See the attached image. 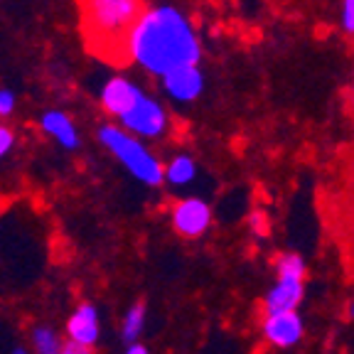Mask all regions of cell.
Listing matches in <instances>:
<instances>
[{"label": "cell", "instance_id": "obj_3", "mask_svg": "<svg viewBox=\"0 0 354 354\" xmlns=\"http://www.w3.org/2000/svg\"><path fill=\"white\" fill-rule=\"evenodd\" d=\"M99 143L143 185L158 187L165 180V165L158 160V155L150 153L143 138L133 136L118 123H104L99 128Z\"/></svg>", "mask_w": 354, "mask_h": 354}, {"label": "cell", "instance_id": "obj_7", "mask_svg": "<svg viewBox=\"0 0 354 354\" xmlns=\"http://www.w3.org/2000/svg\"><path fill=\"white\" fill-rule=\"evenodd\" d=\"M162 91L170 96L177 104H189V101L199 99L202 96V88H205V77H202V69L197 64H183L170 69L167 74L160 77Z\"/></svg>", "mask_w": 354, "mask_h": 354}, {"label": "cell", "instance_id": "obj_13", "mask_svg": "<svg viewBox=\"0 0 354 354\" xmlns=\"http://www.w3.org/2000/svg\"><path fill=\"white\" fill-rule=\"evenodd\" d=\"M32 347L37 354H62L64 344H62V339L57 337V332L52 327L39 325L32 330Z\"/></svg>", "mask_w": 354, "mask_h": 354}, {"label": "cell", "instance_id": "obj_18", "mask_svg": "<svg viewBox=\"0 0 354 354\" xmlns=\"http://www.w3.org/2000/svg\"><path fill=\"white\" fill-rule=\"evenodd\" d=\"M342 28L349 37H354V0H342Z\"/></svg>", "mask_w": 354, "mask_h": 354}, {"label": "cell", "instance_id": "obj_1", "mask_svg": "<svg viewBox=\"0 0 354 354\" xmlns=\"http://www.w3.org/2000/svg\"><path fill=\"white\" fill-rule=\"evenodd\" d=\"M199 57L197 30L175 6L145 8L126 39V62L150 77H162L183 64H199Z\"/></svg>", "mask_w": 354, "mask_h": 354}, {"label": "cell", "instance_id": "obj_5", "mask_svg": "<svg viewBox=\"0 0 354 354\" xmlns=\"http://www.w3.org/2000/svg\"><path fill=\"white\" fill-rule=\"evenodd\" d=\"M172 229L185 239H199L209 229L212 224V209L205 199L199 197H185L175 202L170 212Z\"/></svg>", "mask_w": 354, "mask_h": 354}, {"label": "cell", "instance_id": "obj_16", "mask_svg": "<svg viewBox=\"0 0 354 354\" xmlns=\"http://www.w3.org/2000/svg\"><path fill=\"white\" fill-rule=\"evenodd\" d=\"M17 109V96L10 88H0V118H10Z\"/></svg>", "mask_w": 354, "mask_h": 354}, {"label": "cell", "instance_id": "obj_12", "mask_svg": "<svg viewBox=\"0 0 354 354\" xmlns=\"http://www.w3.org/2000/svg\"><path fill=\"white\" fill-rule=\"evenodd\" d=\"M197 175V165L189 155H175L170 162L165 165V180L170 185H177V187H183V185H189Z\"/></svg>", "mask_w": 354, "mask_h": 354}, {"label": "cell", "instance_id": "obj_22", "mask_svg": "<svg viewBox=\"0 0 354 354\" xmlns=\"http://www.w3.org/2000/svg\"><path fill=\"white\" fill-rule=\"evenodd\" d=\"M347 313H349V317H352V320H354V303L349 305V310H347Z\"/></svg>", "mask_w": 354, "mask_h": 354}, {"label": "cell", "instance_id": "obj_2", "mask_svg": "<svg viewBox=\"0 0 354 354\" xmlns=\"http://www.w3.org/2000/svg\"><path fill=\"white\" fill-rule=\"evenodd\" d=\"M88 50L106 62H126V39L143 15V0H77Z\"/></svg>", "mask_w": 354, "mask_h": 354}, {"label": "cell", "instance_id": "obj_10", "mask_svg": "<svg viewBox=\"0 0 354 354\" xmlns=\"http://www.w3.org/2000/svg\"><path fill=\"white\" fill-rule=\"evenodd\" d=\"M305 286L303 281H288V278H278L276 286L266 293L263 310L266 313H286V310H298L300 300H303Z\"/></svg>", "mask_w": 354, "mask_h": 354}, {"label": "cell", "instance_id": "obj_23", "mask_svg": "<svg viewBox=\"0 0 354 354\" xmlns=\"http://www.w3.org/2000/svg\"><path fill=\"white\" fill-rule=\"evenodd\" d=\"M12 354H28V352H25V349H15Z\"/></svg>", "mask_w": 354, "mask_h": 354}, {"label": "cell", "instance_id": "obj_15", "mask_svg": "<svg viewBox=\"0 0 354 354\" xmlns=\"http://www.w3.org/2000/svg\"><path fill=\"white\" fill-rule=\"evenodd\" d=\"M143 322H145V305L143 303H136L131 310H128L126 320H123V337L128 342H136L143 330Z\"/></svg>", "mask_w": 354, "mask_h": 354}, {"label": "cell", "instance_id": "obj_19", "mask_svg": "<svg viewBox=\"0 0 354 354\" xmlns=\"http://www.w3.org/2000/svg\"><path fill=\"white\" fill-rule=\"evenodd\" d=\"M62 354H96V352L91 344H82V342L69 339V342L64 344V349H62Z\"/></svg>", "mask_w": 354, "mask_h": 354}, {"label": "cell", "instance_id": "obj_21", "mask_svg": "<svg viewBox=\"0 0 354 354\" xmlns=\"http://www.w3.org/2000/svg\"><path fill=\"white\" fill-rule=\"evenodd\" d=\"M126 354H150L148 349L143 347V344H138V342H133L131 347H128V352Z\"/></svg>", "mask_w": 354, "mask_h": 354}, {"label": "cell", "instance_id": "obj_4", "mask_svg": "<svg viewBox=\"0 0 354 354\" xmlns=\"http://www.w3.org/2000/svg\"><path fill=\"white\" fill-rule=\"evenodd\" d=\"M116 121L118 126H123L126 131H131L133 136H138L143 140H158L170 131V116H167L165 106L148 94L140 96Z\"/></svg>", "mask_w": 354, "mask_h": 354}, {"label": "cell", "instance_id": "obj_6", "mask_svg": "<svg viewBox=\"0 0 354 354\" xmlns=\"http://www.w3.org/2000/svg\"><path fill=\"white\" fill-rule=\"evenodd\" d=\"M143 94L145 91L133 82V79L123 77V74H116V77H109L104 82V86H101V91H99V104H101V109L116 121V118H121Z\"/></svg>", "mask_w": 354, "mask_h": 354}, {"label": "cell", "instance_id": "obj_11", "mask_svg": "<svg viewBox=\"0 0 354 354\" xmlns=\"http://www.w3.org/2000/svg\"><path fill=\"white\" fill-rule=\"evenodd\" d=\"M66 335L74 342L82 344H94L99 337V315H96V308L88 303H82L72 313L69 322H66Z\"/></svg>", "mask_w": 354, "mask_h": 354}, {"label": "cell", "instance_id": "obj_24", "mask_svg": "<svg viewBox=\"0 0 354 354\" xmlns=\"http://www.w3.org/2000/svg\"><path fill=\"white\" fill-rule=\"evenodd\" d=\"M352 101H354V91H352Z\"/></svg>", "mask_w": 354, "mask_h": 354}, {"label": "cell", "instance_id": "obj_8", "mask_svg": "<svg viewBox=\"0 0 354 354\" xmlns=\"http://www.w3.org/2000/svg\"><path fill=\"white\" fill-rule=\"evenodd\" d=\"M263 337L273 347L288 349L300 342L303 337V320L298 310H286V313H266L263 320Z\"/></svg>", "mask_w": 354, "mask_h": 354}, {"label": "cell", "instance_id": "obj_14", "mask_svg": "<svg viewBox=\"0 0 354 354\" xmlns=\"http://www.w3.org/2000/svg\"><path fill=\"white\" fill-rule=\"evenodd\" d=\"M278 278H288V281H305V261L298 254H281L276 263Z\"/></svg>", "mask_w": 354, "mask_h": 354}, {"label": "cell", "instance_id": "obj_20", "mask_svg": "<svg viewBox=\"0 0 354 354\" xmlns=\"http://www.w3.org/2000/svg\"><path fill=\"white\" fill-rule=\"evenodd\" d=\"M251 229H256L259 234H266V232H268L266 216H263V214H251Z\"/></svg>", "mask_w": 354, "mask_h": 354}, {"label": "cell", "instance_id": "obj_17", "mask_svg": "<svg viewBox=\"0 0 354 354\" xmlns=\"http://www.w3.org/2000/svg\"><path fill=\"white\" fill-rule=\"evenodd\" d=\"M15 148V131L8 123H0V160Z\"/></svg>", "mask_w": 354, "mask_h": 354}, {"label": "cell", "instance_id": "obj_9", "mask_svg": "<svg viewBox=\"0 0 354 354\" xmlns=\"http://www.w3.org/2000/svg\"><path fill=\"white\" fill-rule=\"evenodd\" d=\"M39 128H42L44 136H50L55 143H59L62 148L74 150L79 148V131L77 123L69 113H64L62 109H50L44 111L42 118H39Z\"/></svg>", "mask_w": 354, "mask_h": 354}]
</instances>
